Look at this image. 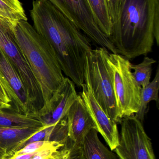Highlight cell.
Returning <instances> with one entry per match:
<instances>
[{"mask_svg": "<svg viewBox=\"0 0 159 159\" xmlns=\"http://www.w3.org/2000/svg\"><path fill=\"white\" fill-rule=\"evenodd\" d=\"M30 16L35 30L54 49L63 73L81 88L91 41L47 0L33 1Z\"/></svg>", "mask_w": 159, "mask_h": 159, "instance_id": "cell-1", "label": "cell"}, {"mask_svg": "<svg viewBox=\"0 0 159 159\" xmlns=\"http://www.w3.org/2000/svg\"><path fill=\"white\" fill-rule=\"evenodd\" d=\"M110 41L117 53L128 59L146 56L159 44V0H126Z\"/></svg>", "mask_w": 159, "mask_h": 159, "instance_id": "cell-2", "label": "cell"}, {"mask_svg": "<svg viewBox=\"0 0 159 159\" xmlns=\"http://www.w3.org/2000/svg\"><path fill=\"white\" fill-rule=\"evenodd\" d=\"M7 24L40 87L44 105L49 101L65 77L56 53L28 21L20 20Z\"/></svg>", "mask_w": 159, "mask_h": 159, "instance_id": "cell-3", "label": "cell"}, {"mask_svg": "<svg viewBox=\"0 0 159 159\" xmlns=\"http://www.w3.org/2000/svg\"><path fill=\"white\" fill-rule=\"evenodd\" d=\"M109 51L98 47L86 54L85 83L90 87L93 95L105 112L119 124L121 118L117 107L113 82L107 57Z\"/></svg>", "mask_w": 159, "mask_h": 159, "instance_id": "cell-4", "label": "cell"}, {"mask_svg": "<svg viewBox=\"0 0 159 159\" xmlns=\"http://www.w3.org/2000/svg\"><path fill=\"white\" fill-rule=\"evenodd\" d=\"M107 62L120 118L135 115L140 108L142 88L133 75L131 63L121 55L110 52Z\"/></svg>", "mask_w": 159, "mask_h": 159, "instance_id": "cell-5", "label": "cell"}, {"mask_svg": "<svg viewBox=\"0 0 159 159\" xmlns=\"http://www.w3.org/2000/svg\"><path fill=\"white\" fill-rule=\"evenodd\" d=\"M80 30L92 43L118 54L110 39L97 24L87 0H47Z\"/></svg>", "mask_w": 159, "mask_h": 159, "instance_id": "cell-6", "label": "cell"}, {"mask_svg": "<svg viewBox=\"0 0 159 159\" xmlns=\"http://www.w3.org/2000/svg\"><path fill=\"white\" fill-rule=\"evenodd\" d=\"M0 48L18 74L35 113L44 106L41 89L28 61L15 42L8 24L1 19Z\"/></svg>", "mask_w": 159, "mask_h": 159, "instance_id": "cell-7", "label": "cell"}, {"mask_svg": "<svg viewBox=\"0 0 159 159\" xmlns=\"http://www.w3.org/2000/svg\"><path fill=\"white\" fill-rule=\"evenodd\" d=\"M119 143L114 150L119 159H156L151 140L135 115L119 123Z\"/></svg>", "mask_w": 159, "mask_h": 159, "instance_id": "cell-8", "label": "cell"}, {"mask_svg": "<svg viewBox=\"0 0 159 159\" xmlns=\"http://www.w3.org/2000/svg\"><path fill=\"white\" fill-rule=\"evenodd\" d=\"M78 96L74 83L65 77L49 101L31 116L39 120L44 127L56 125L66 116Z\"/></svg>", "mask_w": 159, "mask_h": 159, "instance_id": "cell-9", "label": "cell"}, {"mask_svg": "<svg viewBox=\"0 0 159 159\" xmlns=\"http://www.w3.org/2000/svg\"><path fill=\"white\" fill-rule=\"evenodd\" d=\"M0 81L11 102L9 110L21 114L35 113L27 90L18 74L0 48Z\"/></svg>", "mask_w": 159, "mask_h": 159, "instance_id": "cell-10", "label": "cell"}, {"mask_svg": "<svg viewBox=\"0 0 159 159\" xmlns=\"http://www.w3.org/2000/svg\"><path fill=\"white\" fill-rule=\"evenodd\" d=\"M80 96L91 116L95 129L101 135L111 150L114 151L119 143V132L117 123L103 110L93 95L88 84L81 86Z\"/></svg>", "mask_w": 159, "mask_h": 159, "instance_id": "cell-11", "label": "cell"}, {"mask_svg": "<svg viewBox=\"0 0 159 159\" xmlns=\"http://www.w3.org/2000/svg\"><path fill=\"white\" fill-rule=\"evenodd\" d=\"M68 138L74 143L82 145L86 135L95 129L91 116L80 95L73 103L66 114Z\"/></svg>", "mask_w": 159, "mask_h": 159, "instance_id": "cell-12", "label": "cell"}, {"mask_svg": "<svg viewBox=\"0 0 159 159\" xmlns=\"http://www.w3.org/2000/svg\"><path fill=\"white\" fill-rule=\"evenodd\" d=\"M43 128H0V147L10 157L21 144Z\"/></svg>", "mask_w": 159, "mask_h": 159, "instance_id": "cell-13", "label": "cell"}, {"mask_svg": "<svg viewBox=\"0 0 159 159\" xmlns=\"http://www.w3.org/2000/svg\"><path fill=\"white\" fill-rule=\"evenodd\" d=\"M96 129L90 131L82 143L85 159H117L116 155L102 143Z\"/></svg>", "mask_w": 159, "mask_h": 159, "instance_id": "cell-14", "label": "cell"}, {"mask_svg": "<svg viewBox=\"0 0 159 159\" xmlns=\"http://www.w3.org/2000/svg\"><path fill=\"white\" fill-rule=\"evenodd\" d=\"M0 128H43L44 126L31 115L0 108Z\"/></svg>", "mask_w": 159, "mask_h": 159, "instance_id": "cell-15", "label": "cell"}, {"mask_svg": "<svg viewBox=\"0 0 159 159\" xmlns=\"http://www.w3.org/2000/svg\"><path fill=\"white\" fill-rule=\"evenodd\" d=\"M87 1L99 28L107 37L110 38L112 33L113 25L107 0Z\"/></svg>", "mask_w": 159, "mask_h": 159, "instance_id": "cell-16", "label": "cell"}, {"mask_svg": "<svg viewBox=\"0 0 159 159\" xmlns=\"http://www.w3.org/2000/svg\"><path fill=\"white\" fill-rule=\"evenodd\" d=\"M159 90V69H157V73L154 79L146 86L141 89V104L138 113L135 117L143 123L145 116L147 112V106L151 101H155L158 106Z\"/></svg>", "mask_w": 159, "mask_h": 159, "instance_id": "cell-17", "label": "cell"}, {"mask_svg": "<svg viewBox=\"0 0 159 159\" xmlns=\"http://www.w3.org/2000/svg\"><path fill=\"white\" fill-rule=\"evenodd\" d=\"M0 19L7 23L28 20L19 0H0Z\"/></svg>", "mask_w": 159, "mask_h": 159, "instance_id": "cell-18", "label": "cell"}, {"mask_svg": "<svg viewBox=\"0 0 159 159\" xmlns=\"http://www.w3.org/2000/svg\"><path fill=\"white\" fill-rule=\"evenodd\" d=\"M154 59L145 57L143 61L138 64L131 63L130 68L133 75L138 85L144 87L150 82L152 72V66L156 63Z\"/></svg>", "mask_w": 159, "mask_h": 159, "instance_id": "cell-19", "label": "cell"}, {"mask_svg": "<svg viewBox=\"0 0 159 159\" xmlns=\"http://www.w3.org/2000/svg\"><path fill=\"white\" fill-rule=\"evenodd\" d=\"M66 143L49 141L44 146L33 153L18 156H13L7 158V159H32L37 156H51L62 149L65 146Z\"/></svg>", "mask_w": 159, "mask_h": 159, "instance_id": "cell-20", "label": "cell"}, {"mask_svg": "<svg viewBox=\"0 0 159 159\" xmlns=\"http://www.w3.org/2000/svg\"><path fill=\"white\" fill-rule=\"evenodd\" d=\"M112 21V32L117 28L126 0H107Z\"/></svg>", "mask_w": 159, "mask_h": 159, "instance_id": "cell-21", "label": "cell"}, {"mask_svg": "<svg viewBox=\"0 0 159 159\" xmlns=\"http://www.w3.org/2000/svg\"><path fill=\"white\" fill-rule=\"evenodd\" d=\"M49 141H39L34 142L27 145L23 148L17 152H15L13 156L24 155V154H30L39 150L40 148L44 146ZM12 157V156H11ZM9 158V157H8Z\"/></svg>", "mask_w": 159, "mask_h": 159, "instance_id": "cell-22", "label": "cell"}, {"mask_svg": "<svg viewBox=\"0 0 159 159\" xmlns=\"http://www.w3.org/2000/svg\"><path fill=\"white\" fill-rule=\"evenodd\" d=\"M0 102L6 106L8 109H10L11 107V102L10 99L4 89L0 81Z\"/></svg>", "mask_w": 159, "mask_h": 159, "instance_id": "cell-23", "label": "cell"}, {"mask_svg": "<svg viewBox=\"0 0 159 159\" xmlns=\"http://www.w3.org/2000/svg\"><path fill=\"white\" fill-rule=\"evenodd\" d=\"M7 153L4 148L0 147V159H6L7 157Z\"/></svg>", "mask_w": 159, "mask_h": 159, "instance_id": "cell-24", "label": "cell"}, {"mask_svg": "<svg viewBox=\"0 0 159 159\" xmlns=\"http://www.w3.org/2000/svg\"><path fill=\"white\" fill-rule=\"evenodd\" d=\"M0 108L1 109H7L8 108L5 105L3 104L2 103L0 102Z\"/></svg>", "mask_w": 159, "mask_h": 159, "instance_id": "cell-25", "label": "cell"}]
</instances>
